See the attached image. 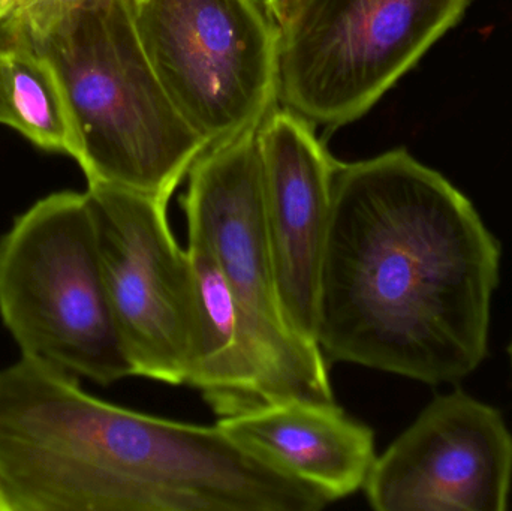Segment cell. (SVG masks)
Returning <instances> with one entry per match:
<instances>
[{"label": "cell", "instance_id": "cell-1", "mask_svg": "<svg viewBox=\"0 0 512 511\" xmlns=\"http://www.w3.org/2000/svg\"><path fill=\"white\" fill-rule=\"evenodd\" d=\"M501 246L447 177L394 149L339 162L315 339L328 363L426 384L480 368Z\"/></svg>", "mask_w": 512, "mask_h": 511}, {"label": "cell", "instance_id": "cell-2", "mask_svg": "<svg viewBox=\"0 0 512 511\" xmlns=\"http://www.w3.org/2000/svg\"><path fill=\"white\" fill-rule=\"evenodd\" d=\"M0 491L9 511H319L327 503L218 425L117 407L23 356L0 371Z\"/></svg>", "mask_w": 512, "mask_h": 511}, {"label": "cell", "instance_id": "cell-3", "mask_svg": "<svg viewBox=\"0 0 512 511\" xmlns=\"http://www.w3.org/2000/svg\"><path fill=\"white\" fill-rule=\"evenodd\" d=\"M0 27L20 32L53 69L87 183L170 201L209 146L159 80L131 0H35Z\"/></svg>", "mask_w": 512, "mask_h": 511}, {"label": "cell", "instance_id": "cell-4", "mask_svg": "<svg viewBox=\"0 0 512 511\" xmlns=\"http://www.w3.org/2000/svg\"><path fill=\"white\" fill-rule=\"evenodd\" d=\"M0 317L23 357L101 386L134 377L105 290L86 192H54L0 239Z\"/></svg>", "mask_w": 512, "mask_h": 511}, {"label": "cell", "instance_id": "cell-5", "mask_svg": "<svg viewBox=\"0 0 512 511\" xmlns=\"http://www.w3.org/2000/svg\"><path fill=\"white\" fill-rule=\"evenodd\" d=\"M258 128L207 147L192 165L182 198L188 236L212 252L233 291L265 405L333 404L327 359L289 326L280 305L262 206Z\"/></svg>", "mask_w": 512, "mask_h": 511}, {"label": "cell", "instance_id": "cell-6", "mask_svg": "<svg viewBox=\"0 0 512 511\" xmlns=\"http://www.w3.org/2000/svg\"><path fill=\"white\" fill-rule=\"evenodd\" d=\"M471 0H300L279 29V104L336 129L367 113Z\"/></svg>", "mask_w": 512, "mask_h": 511}, {"label": "cell", "instance_id": "cell-7", "mask_svg": "<svg viewBox=\"0 0 512 511\" xmlns=\"http://www.w3.org/2000/svg\"><path fill=\"white\" fill-rule=\"evenodd\" d=\"M147 56L206 140L258 128L279 107V27L261 0H131Z\"/></svg>", "mask_w": 512, "mask_h": 511}, {"label": "cell", "instance_id": "cell-8", "mask_svg": "<svg viewBox=\"0 0 512 511\" xmlns=\"http://www.w3.org/2000/svg\"><path fill=\"white\" fill-rule=\"evenodd\" d=\"M87 203L111 314L134 377L185 386L197 297L188 249L168 222V201L87 183Z\"/></svg>", "mask_w": 512, "mask_h": 511}, {"label": "cell", "instance_id": "cell-9", "mask_svg": "<svg viewBox=\"0 0 512 511\" xmlns=\"http://www.w3.org/2000/svg\"><path fill=\"white\" fill-rule=\"evenodd\" d=\"M511 483L504 417L457 390L433 399L376 458L363 491L376 511H504Z\"/></svg>", "mask_w": 512, "mask_h": 511}, {"label": "cell", "instance_id": "cell-10", "mask_svg": "<svg viewBox=\"0 0 512 511\" xmlns=\"http://www.w3.org/2000/svg\"><path fill=\"white\" fill-rule=\"evenodd\" d=\"M315 125L276 107L256 131L262 206L280 305L289 326L316 344L319 270L339 161Z\"/></svg>", "mask_w": 512, "mask_h": 511}, {"label": "cell", "instance_id": "cell-11", "mask_svg": "<svg viewBox=\"0 0 512 511\" xmlns=\"http://www.w3.org/2000/svg\"><path fill=\"white\" fill-rule=\"evenodd\" d=\"M216 425L249 455L331 503L363 491L378 458L372 429L336 402H274Z\"/></svg>", "mask_w": 512, "mask_h": 511}, {"label": "cell", "instance_id": "cell-12", "mask_svg": "<svg viewBox=\"0 0 512 511\" xmlns=\"http://www.w3.org/2000/svg\"><path fill=\"white\" fill-rule=\"evenodd\" d=\"M195 278L194 335L185 386L198 390L219 419L265 405L239 306L212 252L188 240Z\"/></svg>", "mask_w": 512, "mask_h": 511}, {"label": "cell", "instance_id": "cell-13", "mask_svg": "<svg viewBox=\"0 0 512 511\" xmlns=\"http://www.w3.org/2000/svg\"><path fill=\"white\" fill-rule=\"evenodd\" d=\"M0 123L77 161V137L53 69L20 32L6 27H0Z\"/></svg>", "mask_w": 512, "mask_h": 511}, {"label": "cell", "instance_id": "cell-14", "mask_svg": "<svg viewBox=\"0 0 512 511\" xmlns=\"http://www.w3.org/2000/svg\"><path fill=\"white\" fill-rule=\"evenodd\" d=\"M277 27H283L294 14L300 0H261Z\"/></svg>", "mask_w": 512, "mask_h": 511}, {"label": "cell", "instance_id": "cell-15", "mask_svg": "<svg viewBox=\"0 0 512 511\" xmlns=\"http://www.w3.org/2000/svg\"><path fill=\"white\" fill-rule=\"evenodd\" d=\"M35 0H0V24L32 5Z\"/></svg>", "mask_w": 512, "mask_h": 511}, {"label": "cell", "instance_id": "cell-16", "mask_svg": "<svg viewBox=\"0 0 512 511\" xmlns=\"http://www.w3.org/2000/svg\"><path fill=\"white\" fill-rule=\"evenodd\" d=\"M0 511H9L8 503H6L5 497H3L2 491H0Z\"/></svg>", "mask_w": 512, "mask_h": 511}, {"label": "cell", "instance_id": "cell-17", "mask_svg": "<svg viewBox=\"0 0 512 511\" xmlns=\"http://www.w3.org/2000/svg\"><path fill=\"white\" fill-rule=\"evenodd\" d=\"M508 354H510V362H511V369H512V341L510 344V348H508Z\"/></svg>", "mask_w": 512, "mask_h": 511}]
</instances>
